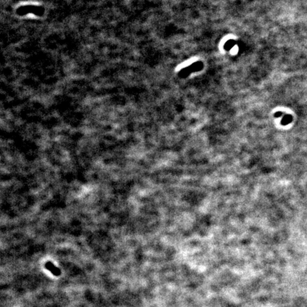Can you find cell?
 <instances>
[{"label": "cell", "instance_id": "2", "mask_svg": "<svg viewBox=\"0 0 307 307\" xmlns=\"http://www.w3.org/2000/svg\"><path fill=\"white\" fill-rule=\"evenodd\" d=\"M235 41L232 40H230L226 42V44H225V48L226 50H230V49H231L232 47L235 46Z\"/></svg>", "mask_w": 307, "mask_h": 307}, {"label": "cell", "instance_id": "3", "mask_svg": "<svg viewBox=\"0 0 307 307\" xmlns=\"http://www.w3.org/2000/svg\"><path fill=\"white\" fill-rule=\"evenodd\" d=\"M282 114H283V112H277L276 114L274 115L275 117H277V118H279V117H281Z\"/></svg>", "mask_w": 307, "mask_h": 307}, {"label": "cell", "instance_id": "1", "mask_svg": "<svg viewBox=\"0 0 307 307\" xmlns=\"http://www.w3.org/2000/svg\"><path fill=\"white\" fill-rule=\"evenodd\" d=\"M292 122V116L290 115H285L282 118L281 124L282 125H287Z\"/></svg>", "mask_w": 307, "mask_h": 307}]
</instances>
